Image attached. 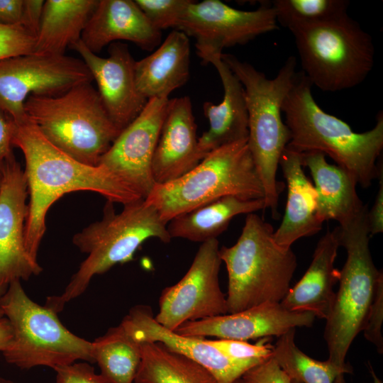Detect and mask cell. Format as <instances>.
Instances as JSON below:
<instances>
[{
    "label": "cell",
    "mask_w": 383,
    "mask_h": 383,
    "mask_svg": "<svg viewBox=\"0 0 383 383\" xmlns=\"http://www.w3.org/2000/svg\"><path fill=\"white\" fill-rule=\"evenodd\" d=\"M44 3L42 0H23L21 26L35 38L40 26Z\"/></svg>",
    "instance_id": "38"
},
{
    "label": "cell",
    "mask_w": 383,
    "mask_h": 383,
    "mask_svg": "<svg viewBox=\"0 0 383 383\" xmlns=\"http://www.w3.org/2000/svg\"><path fill=\"white\" fill-rule=\"evenodd\" d=\"M0 383H16L13 381L0 376Z\"/></svg>",
    "instance_id": "44"
},
{
    "label": "cell",
    "mask_w": 383,
    "mask_h": 383,
    "mask_svg": "<svg viewBox=\"0 0 383 383\" xmlns=\"http://www.w3.org/2000/svg\"><path fill=\"white\" fill-rule=\"evenodd\" d=\"M12 338V329L6 317L0 318V351H4Z\"/></svg>",
    "instance_id": "42"
},
{
    "label": "cell",
    "mask_w": 383,
    "mask_h": 383,
    "mask_svg": "<svg viewBox=\"0 0 383 383\" xmlns=\"http://www.w3.org/2000/svg\"><path fill=\"white\" fill-rule=\"evenodd\" d=\"M265 209V201L226 196L179 214L167 223L171 237L201 242L216 238L233 217Z\"/></svg>",
    "instance_id": "26"
},
{
    "label": "cell",
    "mask_w": 383,
    "mask_h": 383,
    "mask_svg": "<svg viewBox=\"0 0 383 383\" xmlns=\"http://www.w3.org/2000/svg\"><path fill=\"white\" fill-rule=\"evenodd\" d=\"M191 0H135L151 24L161 30L176 28Z\"/></svg>",
    "instance_id": "33"
},
{
    "label": "cell",
    "mask_w": 383,
    "mask_h": 383,
    "mask_svg": "<svg viewBox=\"0 0 383 383\" xmlns=\"http://www.w3.org/2000/svg\"><path fill=\"white\" fill-rule=\"evenodd\" d=\"M92 343V357L108 383H134L141 361L139 343L119 325Z\"/></svg>",
    "instance_id": "29"
},
{
    "label": "cell",
    "mask_w": 383,
    "mask_h": 383,
    "mask_svg": "<svg viewBox=\"0 0 383 383\" xmlns=\"http://www.w3.org/2000/svg\"><path fill=\"white\" fill-rule=\"evenodd\" d=\"M217 238L201 243L184 276L165 288L155 320L170 331L183 323L228 313L218 274L222 262Z\"/></svg>",
    "instance_id": "12"
},
{
    "label": "cell",
    "mask_w": 383,
    "mask_h": 383,
    "mask_svg": "<svg viewBox=\"0 0 383 383\" xmlns=\"http://www.w3.org/2000/svg\"><path fill=\"white\" fill-rule=\"evenodd\" d=\"M4 317V315H3V313L1 311V310L0 309V318Z\"/></svg>",
    "instance_id": "46"
},
{
    "label": "cell",
    "mask_w": 383,
    "mask_h": 383,
    "mask_svg": "<svg viewBox=\"0 0 383 383\" xmlns=\"http://www.w3.org/2000/svg\"><path fill=\"white\" fill-rule=\"evenodd\" d=\"M70 48L82 57L103 105L115 126L121 131L141 112L148 100L139 92L135 77V62L128 45L120 42L110 45L108 57L90 51L79 40Z\"/></svg>",
    "instance_id": "16"
},
{
    "label": "cell",
    "mask_w": 383,
    "mask_h": 383,
    "mask_svg": "<svg viewBox=\"0 0 383 383\" xmlns=\"http://www.w3.org/2000/svg\"><path fill=\"white\" fill-rule=\"evenodd\" d=\"M55 383H108L94 368L87 362H74L55 367Z\"/></svg>",
    "instance_id": "37"
},
{
    "label": "cell",
    "mask_w": 383,
    "mask_h": 383,
    "mask_svg": "<svg viewBox=\"0 0 383 383\" xmlns=\"http://www.w3.org/2000/svg\"><path fill=\"white\" fill-rule=\"evenodd\" d=\"M247 140L211 151L186 174L155 184L145 201L168 223L179 214L226 196L264 199L263 187Z\"/></svg>",
    "instance_id": "8"
},
{
    "label": "cell",
    "mask_w": 383,
    "mask_h": 383,
    "mask_svg": "<svg viewBox=\"0 0 383 383\" xmlns=\"http://www.w3.org/2000/svg\"><path fill=\"white\" fill-rule=\"evenodd\" d=\"M28 195L24 170L13 156L2 170L0 191V296L13 281L28 280L43 270L25 246Z\"/></svg>",
    "instance_id": "15"
},
{
    "label": "cell",
    "mask_w": 383,
    "mask_h": 383,
    "mask_svg": "<svg viewBox=\"0 0 383 383\" xmlns=\"http://www.w3.org/2000/svg\"><path fill=\"white\" fill-rule=\"evenodd\" d=\"M1 178H2V175L0 176V191H1Z\"/></svg>",
    "instance_id": "47"
},
{
    "label": "cell",
    "mask_w": 383,
    "mask_h": 383,
    "mask_svg": "<svg viewBox=\"0 0 383 383\" xmlns=\"http://www.w3.org/2000/svg\"><path fill=\"white\" fill-rule=\"evenodd\" d=\"M368 208L338 223L334 231L347 257L339 271V287L326 317L324 339L328 360L345 374L352 369L345 362L348 350L362 331L377 285L383 273L375 267L370 250Z\"/></svg>",
    "instance_id": "5"
},
{
    "label": "cell",
    "mask_w": 383,
    "mask_h": 383,
    "mask_svg": "<svg viewBox=\"0 0 383 383\" xmlns=\"http://www.w3.org/2000/svg\"><path fill=\"white\" fill-rule=\"evenodd\" d=\"M349 4L347 0H275L272 6L277 23L289 30L341 17L348 14Z\"/></svg>",
    "instance_id": "31"
},
{
    "label": "cell",
    "mask_w": 383,
    "mask_h": 383,
    "mask_svg": "<svg viewBox=\"0 0 383 383\" xmlns=\"http://www.w3.org/2000/svg\"><path fill=\"white\" fill-rule=\"evenodd\" d=\"M36 38L21 25L0 23V60L34 53Z\"/></svg>",
    "instance_id": "34"
},
{
    "label": "cell",
    "mask_w": 383,
    "mask_h": 383,
    "mask_svg": "<svg viewBox=\"0 0 383 383\" xmlns=\"http://www.w3.org/2000/svg\"><path fill=\"white\" fill-rule=\"evenodd\" d=\"M295 331L279 336L273 345L272 356L288 376L301 383H345L343 371L328 360L313 359L296 346Z\"/></svg>",
    "instance_id": "30"
},
{
    "label": "cell",
    "mask_w": 383,
    "mask_h": 383,
    "mask_svg": "<svg viewBox=\"0 0 383 383\" xmlns=\"http://www.w3.org/2000/svg\"><path fill=\"white\" fill-rule=\"evenodd\" d=\"M196 40L200 58L221 54L226 48L243 45L279 28L271 6L243 11L219 0L190 1L175 28Z\"/></svg>",
    "instance_id": "13"
},
{
    "label": "cell",
    "mask_w": 383,
    "mask_h": 383,
    "mask_svg": "<svg viewBox=\"0 0 383 383\" xmlns=\"http://www.w3.org/2000/svg\"><path fill=\"white\" fill-rule=\"evenodd\" d=\"M198 138L190 98L169 99L151 163L155 184L182 177L202 160Z\"/></svg>",
    "instance_id": "19"
},
{
    "label": "cell",
    "mask_w": 383,
    "mask_h": 383,
    "mask_svg": "<svg viewBox=\"0 0 383 383\" xmlns=\"http://www.w3.org/2000/svg\"><path fill=\"white\" fill-rule=\"evenodd\" d=\"M168 100L148 99L140 114L121 131L99 162L144 199L155 185L151 163Z\"/></svg>",
    "instance_id": "14"
},
{
    "label": "cell",
    "mask_w": 383,
    "mask_h": 383,
    "mask_svg": "<svg viewBox=\"0 0 383 383\" xmlns=\"http://www.w3.org/2000/svg\"><path fill=\"white\" fill-rule=\"evenodd\" d=\"M309 79L297 72L293 86L282 107L290 140L287 148L296 152H321L331 157L363 188L378 177L382 163L383 113L375 126L355 133L343 120L326 113L316 102Z\"/></svg>",
    "instance_id": "2"
},
{
    "label": "cell",
    "mask_w": 383,
    "mask_h": 383,
    "mask_svg": "<svg viewBox=\"0 0 383 383\" xmlns=\"http://www.w3.org/2000/svg\"><path fill=\"white\" fill-rule=\"evenodd\" d=\"M23 0H0V23L21 25Z\"/></svg>",
    "instance_id": "41"
},
{
    "label": "cell",
    "mask_w": 383,
    "mask_h": 383,
    "mask_svg": "<svg viewBox=\"0 0 383 383\" xmlns=\"http://www.w3.org/2000/svg\"><path fill=\"white\" fill-rule=\"evenodd\" d=\"M302 72L324 91H338L361 84L374 63L371 35L348 14L294 27Z\"/></svg>",
    "instance_id": "9"
},
{
    "label": "cell",
    "mask_w": 383,
    "mask_h": 383,
    "mask_svg": "<svg viewBox=\"0 0 383 383\" xmlns=\"http://www.w3.org/2000/svg\"><path fill=\"white\" fill-rule=\"evenodd\" d=\"M304 167L310 170L316 194L317 216L321 223H338L357 213L364 204L360 199L355 179L343 169L329 164L321 152L301 153Z\"/></svg>",
    "instance_id": "25"
},
{
    "label": "cell",
    "mask_w": 383,
    "mask_h": 383,
    "mask_svg": "<svg viewBox=\"0 0 383 383\" xmlns=\"http://www.w3.org/2000/svg\"><path fill=\"white\" fill-rule=\"evenodd\" d=\"M315 318L311 312L292 311L281 303L266 302L236 313L188 321L174 331L187 336L247 341L279 338L292 328L311 327Z\"/></svg>",
    "instance_id": "18"
},
{
    "label": "cell",
    "mask_w": 383,
    "mask_h": 383,
    "mask_svg": "<svg viewBox=\"0 0 383 383\" xmlns=\"http://www.w3.org/2000/svg\"><path fill=\"white\" fill-rule=\"evenodd\" d=\"M99 0H47L36 37L34 53L65 55L81 40Z\"/></svg>",
    "instance_id": "27"
},
{
    "label": "cell",
    "mask_w": 383,
    "mask_h": 383,
    "mask_svg": "<svg viewBox=\"0 0 383 383\" xmlns=\"http://www.w3.org/2000/svg\"><path fill=\"white\" fill-rule=\"evenodd\" d=\"M13 120L0 112V176L6 162L14 156L12 151Z\"/></svg>",
    "instance_id": "39"
},
{
    "label": "cell",
    "mask_w": 383,
    "mask_h": 383,
    "mask_svg": "<svg viewBox=\"0 0 383 383\" xmlns=\"http://www.w3.org/2000/svg\"><path fill=\"white\" fill-rule=\"evenodd\" d=\"M120 325L137 343L157 342L195 361L210 372L218 383H235L246 371L261 363L232 360L204 337L183 335L166 328L155 320L148 306L131 308Z\"/></svg>",
    "instance_id": "17"
},
{
    "label": "cell",
    "mask_w": 383,
    "mask_h": 383,
    "mask_svg": "<svg viewBox=\"0 0 383 383\" xmlns=\"http://www.w3.org/2000/svg\"><path fill=\"white\" fill-rule=\"evenodd\" d=\"M382 322L383 279L377 285L362 331L365 338L375 345L379 353L383 352Z\"/></svg>",
    "instance_id": "35"
},
{
    "label": "cell",
    "mask_w": 383,
    "mask_h": 383,
    "mask_svg": "<svg viewBox=\"0 0 383 383\" xmlns=\"http://www.w3.org/2000/svg\"><path fill=\"white\" fill-rule=\"evenodd\" d=\"M93 77L84 62L65 55L30 53L0 60V112L18 121L31 95L56 96Z\"/></svg>",
    "instance_id": "11"
},
{
    "label": "cell",
    "mask_w": 383,
    "mask_h": 383,
    "mask_svg": "<svg viewBox=\"0 0 383 383\" xmlns=\"http://www.w3.org/2000/svg\"><path fill=\"white\" fill-rule=\"evenodd\" d=\"M222 54V53H221ZM210 54L202 58L216 70L223 87L222 101L214 104L206 101L203 111L209 121L208 131L199 137L201 153L204 157L211 151L226 145L248 140V114L243 87L221 58Z\"/></svg>",
    "instance_id": "21"
},
{
    "label": "cell",
    "mask_w": 383,
    "mask_h": 383,
    "mask_svg": "<svg viewBox=\"0 0 383 383\" xmlns=\"http://www.w3.org/2000/svg\"><path fill=\"white\" fill-rule=\"evenodd\" d=\"M205 339L209 344L234 360L262 362L273 355V345L270 343V338H260L255 344L239 340Z\"/></svg>",
    "instance_id": "32"
},
{
    "label": "cell",
    "mask_w": 383,
    "mask_h": 383,
    "mask_svg": "<svg viewBox=\"0 0 383 383\" xmlns=\"http://www.w3.org/2000/svg\"><path fill=\"white\" fill-rule=\"evenodd\" d=\"M116 213L113 203L107 201L102 218L76 233L73 243L87 255L72 275L63 293L48 296L45 304L57 313L65 304L81 296L91 279L116 264L131 261L138 248L148 239L170 243L167 223L145 199L123 205Z\"/></svg>",
    "instance_id": "4"
},
{
    "label": "cell",
    "mask_w": 383,
    "mask_h": 383,
    "mask_svg": "<svg viewBox=\"0 0 383 383\" xmlns=\"http://www.w3.org/2000/svg\"><path fill=\"white\" fill-rule=\"evenodd\" d=\"M241 378L245 383H292L273 356L249 369Z\"/></svg>",
    "instance_id": "36"
},
{
    "label": "cell",
    "mask_w": 383,
    "mask_h": 383,
    "mask_svg": "<svg viewBox=\"0 0 383 383\" xmlns=\"http://www.w3.org/2000/svg\"><path fill=\"white\" fill-rule=\"evenodd\" d=\"M235 383H245L242 378L238 379Z\"/></svg>",
    "instance_id": "45"
},
{
    "label": "cell",
    "mask_w": 383,
    "mask_h": 383,
    "mask_svg": "<svg viewBox=\"0 0 383 383\" xmlns=\"http://www.w3.org/2000/svg\"><path fill=\"white\" fill-rule=\"evenodd\" d=\"M292 383H301V382L295 381V380H292Z\"/></svg>",
    "instance_id": "48"
},
{
    "label": "cell",
    "mask_w": 383,
    "mask_h": 383,
    "mask_svg": "<svg viewBox=\"0 0 383 383\" xmlns=\"http://www.w3.org/2000/svg\"><path fill=\"white\" fill-rule=\"evenodd\" d=\"M221 58L243 87L248 114L247 143L263 187L265 209H270L277 220L282 187L277 180V172L290 140L282 107L297 75L296 59L288 57L277 76L268 79L252 65L233 55L222 53Z\"/></svg>",
    "instance_id": "3"
},
{
    "label": "cell",
    "mask_w": 383,
    "mask_h": 383,
    "mask_svg": "<svg viewBox=\"0 0 383 383\" xmlns=\"http://www.w3.org/2000/svg\"><path fill=\"white\" fill-rule=\"evenodd\" d=\"M189 65V37L176 29L152 54L135 61V77L138 89L147 100L168 98L172 91L188 81Z\"/></svg>",
    "instance_id": "24"
},
{
    "label": "cell",
    "mask_w": 383,
    "mask_h": 383,
    "mask_svg": "<svg viewBox=\"0 0 383 383\" xmlns=\"http://www.w3.org/2000/svg\"><path fill=\"white\" fill-rule=\"evenodd\" d=\"M279 166L287 182V199L282 221L273 237L279 245L289 248L299 238L318 233L323 223L317 216L316 191L304 173L301 153L286 148Z\"/></svg>",
    "instance_id": "22"
},
{
    "label": "cell",
    "mask_w": 383,
    "mask_h": 383,
    "mask_svg": "<svg viewBox=\"0 0 383 383\" xmlns=\"http://www.w3.org/2000/svg\"><path fill=\"white\" fill-rule=\"evenodd\" d=\"M121 40L151 50L160 44L161 30L151 24L135 1L99 0L82 32V42L96 54Z\"/></svg>",
    "instance_id": "20"
},
{
    "label": "cell",
    "mask_w": 383,
    "mask_h": 383,
    "mask_svg": "<svg viewBox=\"0 0 383 383\" xmlns=\"http://www.w3.org/2000/svg\"><path fill=\"white\" fill-rule=\"evenodd\" d=\"M370 371L372 377V383H382L381 379L377 377L372 366L370 367Z\"/></svg>",
    "instance_id": "43"
},
{
    "label": "cell",
    "mask_w": 383,
    "mask_h": 383,
    "mask_svg": "<svg viewBox=\"0 0 383 383\" xmlns=\"http://www.w3.org/2000/svg\"><path fill=\"white\" fill-rule=\"evenodd\" d=\"M139 343L141 361L134 383H218L203 366L162 344Z\"/></svg>",
    "instance_id": "28"
},
{
    "label": "cell",
    "mask_w": 383,
    "mask_h": 383,
    "mask_svg": "<svg viewBox=\"0 0 383 383\" xmlns=\"http://www.w3.org/2000/svg\"><path fill=\"white\" fill-rule=\"evenodd\" d=\"M338 247L334 230H328L318 240L305 274L280 302L285 309L326 318L335 296L333 287L339 279L340 270L334 265Z\"/></svg>",
    "instance_id": "23"
},
{
    "label": "cell",
    "mask_w": 383,
    "mask_h": 383,
    "mask_svg": "<svg viewBox=\"0 0 383 383\" xmlns=\"http://www.w3.org/2000/svg\"><path fill=\"white\" fill-rule=\"evenodd\" d=\"M379 189L374 204L367 211V223L370 235L382 233L383 231V167L382 166L378 175Z\"/></svg>",
    "instance_id": "40"
},
{
    "label": "cell",
    "mask_w": 383,
    "mask_h": 383,
    "mask_svg": "<svg viewBox=\"0 0 383 383\" xmlns=\"http://www.w3.org/2000/svg\"><path fill=\"white\" fill-rule=\"evenodd\" d=\"M24 111L49 142L88 165L98 166L121 133L89 82L56 96L31 95Z\"/></svg>",
    "instance_id": "7"
},
{
    "label": "cell",
    "mask_w": 383,
    "mask_h": 383,
    "mask_svg": "<svg viewBox=\"0 0 383 383\" xmlns=\"http://www.w3.org/2000/svg\"><path fill=\"white\" fill-rule=\"evenodd\" d=\"M13 122V145L23 154L29 201L25 223V246L38 262L46 214L64 194L89 191L123 205L144 199L140 193L102 166L82 163L67 155L40 132L27 115Z\"/></svg>",
    "instance_id": "1"
},
{
    "label": "cell",
    "mask_w": 383,
    "mask_h": 383,
    "mask_svg": "<svg viewBox=\"0 0 383 383\" xmlns=\"http://www.w3.org/2000/svg\"><path fill=\"white\" fill-rule=\"evenodd\" d=\"M274 229L258 215H247L241 234L231 247L219 248L228 277V313L266 303H280L290 289L296 257L279 245Z\"/></svg>",
    "instance_id": "6"
},
{
    "label": "cell",
    "mask_w": 383,
    "mask_h": 383,
    "mask_svg": "<svg viewBox=\"0 0 383 383\" xmlns=\"http://www.w3.org/2000/svg\"><path fill=\"white\" fill-rule=\"evenodd\" d=\"M0 309L10 323L12 338L2 351L5 360L21 370L55 369L77 360L94 362L92 343L70 331L57 313L33 301L20 280L0 296Z\"/></svg>",
    "instance_id": "10"
}]
</instances>
